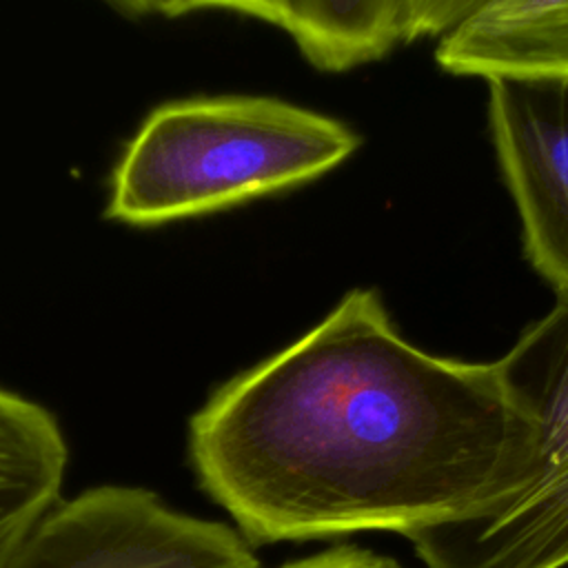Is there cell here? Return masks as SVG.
Instances as JSON below:
<instances>
[{
  "label": "cell",
  "mask_w": 568,
  "mask_h": 568,
  "mask_svg": "<svg viewBox=\"0 0 568 568\" xmlns=\"http://www.w3.org/2000/svg\"><path fill=\"white\" fill-rule=\"evenodd\" d=\"M532 426L497 364L410 344L371 288L191 417L202 490L248 544L406 532L508 493Z\"/></svg>",
  "instance_id": "1"
},
{
  "label": "cell",
  "mask_w": 568,
  "mask_h": 568,
  "mask_svg": "<svg viewBox=\"0 0 568 568\" xmlns=\"http://www.w3.org/2000/svg\"><path fill=\"white\" fill-rule=\"evenodd\" d=\"M359 135L264 95H197L153 109L109 180L106 217L149 229L277 195L346 162Z\"/></svg>",
  "instance_id": "2"
},
{
  "label": "cell",
  "mask_w": 568,
  "mask_h": 568,
  "mask_svg": "<svg viewBox=\"0 0 568 568\" xmlns=\"http://www.w3.org/2000/svg\"><path fill=\"white\" fill-rule=\"evenodd\" d=\"M497 359L510 402L532 426L517 484L404 532L426 568L568 566V288Z\"/></svg>",
  "instance_id": "3"
},
{
  "label": "cell",
  "mask_w": 568,
  "mask_h": 568,
  "mask_svg": "<svg viewBox=\"0 0 568 568\" xmlns=\"http://www.w3.org/2000/svg\"><path fill=\"white\" fill-rule=\"evenodd\" d=\"M2 568H260L226 524L169 508L133 486H98L53 504Z\"/></svg>",
  "instance_id": "4"
},
{
  "label": "cell",
  "mask_w": 568,
  "mask_h": 568,
  "mask_svg": "<svg viewBox=\"0 0 568 568\" xmlns=\"http://www.w3.org/2000/svg\"><path fill=\"white\" fill-rule=\"evenodd\" d=\"M488 122L535 271L568 288V75L488 80Z\"/></svg>",
  "instance_id": "5"
},
{
  "label": "cell",
  "mask_w": 568,
  "mask_h": 568,
  "mask_svg": "<svg viewBox=\"0 0 568 568\" xmlns=\"http://www.w3.org/2000/svg\"><path fill=\"white\" fill-rule=\"evenodd\" d=\"M455 75H568V0H484L439 38Z\"/></svg>",
  "instance_id": "6"
},
{
  "label": "cell",
  "mask_w": 568,
  "mask_h": 568,
  "mask_svg": "<svg viewBox=\"0 0 568 568\" xmlns=\"http://www.w3.org/2000/svg\"><path fill=\"white\" fill-rule=\"evenodd\" d=\"M67 457L53 413L0 388V568L33 524L60 501Z\"/></svg>",
  "instance_id": "7"
},
{
  "label": "cell",
  "mask_w": 568,
  "mask_h": 568,
  "mask_svg": "<svg viewBox=\"0 0 568 568\" xmlns=\"http://www.w3.org/2000/svg\"><path fill=\"white\" fill-rule=\"evenodd\" d=\"M413 0H277L275 27L322 71L384 58L408 40Z\"/></svg>",
  "instance_id": "8"
},
{
  "label": "cell",
  "mask_w": 568,
  "mask_h": 568,
  "mask_svg": "<svg viewBox=\"0 0 568 568\" xmlns=\"http://www.w3.org/2000/svg\"><path fill=\"white\" fill-rule=\"evenodd\" d=\"M142 13H158L164 18L189 16L197 11H226L235 16L255 18L275 24L277 0H138Z\"/></svg>",
  "instance_id": "9"
},
{
  "label": "cell",
  "mask_w": 568,
  "mask_h": 568,
  "mask_svg": "<svg viewBox=\"0 0 568 568\" xmlns=\"http://www.w3.org/2000/svg\"><path fill=\"white\" fill-rule=\"evenodd\" d=\"M481 2L484 0H413L406 42L417 38H442Z\"/></svg>",
  "instance_id": "10"
},
{
  "label": "cell",
  "mask_w": 568,
  "mask_h": 568,
  "mask_svg": "<svg viewBox=\"0 0 568 568\" xmlns=\"http://www.w3.org/2000/svg\"><path fill=\"white\" fill-rule=\"evenodd\" d=\"M282 568H402V566L388 557H382L362 548L342 546L322 555L284 564Z\"/></svg>",
  "instance_id": "11"
},
{
  "label": "cell",
  "mask_w": 568,
  "mask_h": 568,
  "mask_svg": "<svg viewBox=\"0 0 568 568\" xmlns=\"http://www.w3.org/2000/svg\"><path fill=\"white\" fill-rule=\"evenodd\" d=\"M100 2H104L106 7H111L120 13H126V16H142L138 0H100Z\"/></svg>",
  "instance_id": "12"
}]
</instances>
